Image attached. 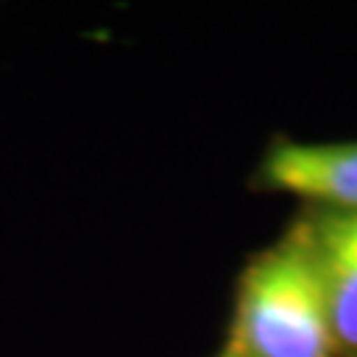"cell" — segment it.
Instances as JSON below:
<instances>
[{
	"instance_id": "6da1fadb",
	"label": "cell",
	"mask_w": 357,
	"mask_h": 357,
	"mask_svg": "<svg viewBox=\"0 0 357 357\" xmlns=\"http://www.w3.org/2000/svg\"><path fill=\"white\" fill-rule=\"evenodd\" d=\"M228 347L236 357L336 355L310 225L294 228L246 268Z\"/></svg>"
},
{
	"instance_id": "7a4b0ae2",
	"label": "cell",
	"mask_w": 357,
	"mask_h": 357,
	"mask_svg": "<svg viewBox=\"0 0 357 357\" xmlns=\"http://www.w3.org/2000/svg\"><path fill=\"white\" fill-rule=\"evenodd\" d=\"M265 180L273 188L331 212H357V143H278L265 159Z\"/></svg>"
},
{
	"instance_id": "3957f363",
	"label": "cell",
	"mask_w": 357,
	"mask_h": 357,
	"mask_svg": "<svg viewBox=\"0 0 357 357\" xmlns=\"http://www.w3.org/2000/svg\"><path fill=\"white\" fill-rule=\"evenodd\" d=\"M310 228L336 344L357 349V212H328Z\"/></svg>"
},
{
	"instance_id": "277c9868",
	"label": "cell",
	"mask_w": 357,
	"mask_h": 357,
	"mask_svg": "<svg viewBox=\"0 0 357 357\" xmlns=\"http://www.w3.org/2000/svg\"><path fill=\"white\" fill-rule=\"evenodd\" d=\"M220 357H236V352H233L230 347H225V349H222V355H220Z\"/></svg>"
}]
</instances>
